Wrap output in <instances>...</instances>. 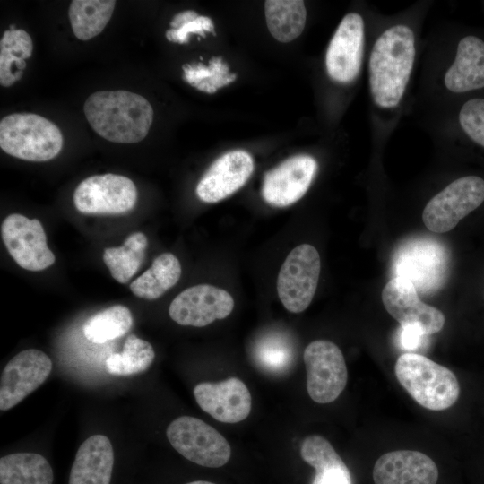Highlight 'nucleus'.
I'll list each match as a JSON object with an SVG mask.
<instances>
[{
	"label": "nucleus",
	"mask_w": 484,
	"mask_h": 484,
	"mask_svg": "<svg viewBox=\"0 0 484 484\" xmlns=\"http://www.w3.org/2000/svg\"><path fill=\"white\" fill-rule=\"evenodd\" d=\"M415 36L406 24H395L375 41L368 60V85L374 103L397 108L406 91L415 61Z\"/></svg>",
	"instance_id": "obj_1"
},
{
	"label": "nucleus",
	"mask_w": 484,
	"mask_h": 484,
	"mask_svg": "<svg viewBox=\"0 0 484 484\" xmlns=\"http://www.w3.org/2000/svg\"><path fill=\"white\" fill-rule=\"evenodd\" d=\"M83 111L92 129L108 141H142L153 119V109L143 96L127 91H99L86 99Z\"/></svg>",
	"instance_id": "obj_2"
},
{
	"label": "nucleus",
	"mask_w": 484,
	"mask_h": 484,
	"mask_svg": "<svg viewBox=\"0 0 484 484\" xmlns=\"http://www.w3.org/2000/svg\"><path fill=\"white\" fill-rule=\"evenodd\" d=\"M394 373L408 393L426 409L446 410L459 398L460 385L455 375L423 355L413 352L400 355Z\"/></svg>",
	"instance_id": "obj_3"
},
{
	"label": "nucleus",
	"mask_w": 484,
	"mask_h": 484,
	"mask_svg": "<svg viewBox=\"0 0 484 484\" xmlns=\"http://www.w3.org/2000/svg\"><path fill=\"white\" fill-rule=\"evenodd\" d=\"M63 135L48 119L32 113H14L1 119L0 147L29 161H47L61 151Z\"/></svg>",
	"instance_id": "obj_4"
},
{
	"label": "nucleus",
	"mask_w": 484,
	"mask_h": 484,
	"mask_svg": "<svg viewBox=\"0 0 484 484\" xmlns=\"http://www.w3.org/2000/svg\"><path fill=\"white\" fill-rule=\"evenodd\" d=\"M484 203V177L465 175L448 184L425 206L422 220L432 232L445 233Z\"/></svg>",
	"instance_id": "obj_5"
},
{
	"label": "nucleus",
	"mask_w": 484,
	"mask_h": 484,
	"mask_svg": "<svg viewBox=\"0 0 484 484\" xmlns=\"http://www.w3.org/2000/svg\"><path fill=\"white\" fill-rule=\"evenodd\" d=\"M166 434L172 447L197 465L219 468L230 458L231 448L225 437L197 418L178 417L169 425Z\"/></svg>",
	"instance_id": "obj_6"
},
{
	"label": "nucleus",
	"mask_w": 484,
	"mask_h": 484,
	"mask_svg": "<svg viewBox=\"0 0 484 484\" xmlns=\"http://www.w3.org/2000/svg\"><path fill=\"white\" fill-rule=\"evenodd\" d=\"M320 255L313 246L301 244L283 262L277 278V293L284 307L301 313L310 305L318 284Z\"/></svg>",
	"instance_id": "obj_7"
},
{
	"label": "nucleus",
	"mask_w": 484,
	"mask_h": 484,
	"mask_svg": "<svg viewBox=\"0 0 484 484\" xmlns=\"http://www.w3.org/2000/svg\"><path fill=\"white\" fill-rule=\"evenodd\" d=\"M303 359L310 398L322 404L335 401L348 381L345 359L339 347L330 341H314L306 347Z\"/></svg>",
	"instance_id": "obj_8"
},
{
	"label": "nucleus",
	"mask_w": 484,
	"mask_h": 484,
	"mask_svg": "<svg viewBox=\"0 0 484 484\" xmlns=\"http://www.w3.org/2000/svg\"><path fill=\"white\" fill-rule=\"evenodd\" d=\"M137 200L134 182L122 175L103 174L82 180L73 193L75 208L86 214H120L132 210Z\"/></svg>",
	"instance_id": "obj_9"
},
{
	"label": "nucleus",
	"mask_w": 484,
	"mask_h": 484,
	"mask_svg": "<svg viewBox=\"0 0 484 484\" xmlns=\"http://www.w3.org/2000/svg\"><path fill=\"white\" fill-rule=\"evenodd\" d=\"M1 236L10 255L22 268L42 271L55 263L47 245L40 221L19 213L7 216L1 226Z\"/></svg>",
	"instance_id": "obj_10"
},
{
	"label": "nucleus",
	"mask_w": 484,
	"mask_h": 484,
	"mask_svg": "<svg viewBox=\"0 0 484 484\" xmlns=\"http://www.w3.org/2000/svg\"><path fill=\"white\" fill-rule=\"evenodd\" d=\"M381 297L385 308L402 328L412 327L430 335L438 333L445 324L444 314L421 301L415 286L406 278H392L385 285Z\"/></svg>",
	"instance_id": "obj_11"
},
{
	"label": "nucleus",
	"mask_w": 484,
	"mask_h": 484,
	"mask_svg": "<svg viewBox=\"0 0 484 484\" xmlns=\"http://www.w3.org/2000/svg\"><path fill=\"white\" fill-rule=\"evenodd\" d=\"M365 25L358 13H349L341 21L326 50L325 67L329 77L339 83H350L359 75L362 65Z\"/></svg>",
	"instance_id": "obj_12"
},
{
	"label": "nucleus",
	"mask_w": 484,
	"mask_h": 484,
	"mask_svg": "<svg viewBox=\"0 0 484 484\" xmlns=\"http://www.w3.org/2000/svg\"><path fill=\"white\" fill-rule=\"evenodd\" d=\"M233 308V298L227 290L199 284L180 292L172 300L169 315L180 325L203 327L226 318Z\"/></svg>",
	"instance_id": "obj_13"
},
{
	"label": "nucleus",
	"mask_w": 484,
	"mask_h": 484,
	"mask_svg": "<svg viewBox=\"0 0 484 484\" xmlns=\"http://www.w3.org/2000/svg\"><path fill=\"white\" fill-rule=\"evenodd\" d=\"M52 361L43 351L19 352L4 367L0 381V410L7 411L39 388L48 377Z\"/></svg>",
	"instance_id": "obj_14"
},
{
	"label": "nucleus",
	"mask_w": 484,
	"mask_h": 484,
	"mask_svg": "<svg viewBox=\"0 0 484 484\" xmlns=\"http://www.w3.org/2000/svg\"><path fill=\"white\" fill-rule=\"evenodd\" d=\"M316 171L317 162L312 156H292L265 173L262 196L274 207L291 205L305 195Z\"/></svg>",
	"instance_id": "obj_15"
},
{
	"label": "nucleus",
	"mask_w": 484,
	"mask_h": 484,
	"mask_svg": "<svg viewBox=\"0 0 484 484\" xmlns=\"http://www.w3.org/2000/svg\"><path fill=\"white\" fill-rule=\"evenodd\" d=\"M445 89L455 95L484 91V34L465 32L455 46L454 56L444 76Z\"/></svg>",
	"instance_id": "obj_16"
},
{
	"label": "nucleus",
	"mask_w": 484,
	"mask_h": 484,
	"mask_svg": "<svg viewBox=\"0 0 484 484\" xmlns=\"http://www.w3.org/2000/svg\"><path fill=\"white\" fill-rule=\"evenodd\" d=\"M253 171L254 160L248 152L242 150L226 152L201 177L196 194L204 203L220 202L241 188Z\"/></svg>",
	"instance_id": "obj_17"
},
{
	"label": "nucleus",
	"mask_w": 484,
	"mask_h": 484,
	"mask_svg": "<svg viewBox=\"0 0 484 484\" xmlns=\"http://www.w3.org/2000/svg\"><path fill=\"white\" fill-rule=\"evenodd\" d=\"M194 395L200 408L220 422H240L251 411V394L243 381L237 377L218 383H200L194 386Z\"/></svg>",
	"instance_id": "obj_18"
},
{
	"label": "nucleus",
	"mask_w": 484,
	"mask_h": 484,
	"mask_svg": "<svg viewBox=\"0 0 484 484\" xmlns=\"http://www.w3.org/2000/svg\"><path fill=\"white\" fill-rule=\"evenodd\" d=\"M438 469L425 454L397 450L381 455L373 469L375 484H436Z\"/></svg>",
	"instance_id": "obj_19"
},
{
	"label": "nucleus",
	"mask_w": 484,
	"mask_h": 484,
	"mask_svg": "<svg viewBox=\"0 0 484 484\" xmlns=\"http://www.w3.org/2000/svg\"><path fill=\"white\" fill-rule=\"evenodd\" d=\"M404 248L397 263L398 276L408 279L420 290L434 288L442 281L445 264L440 247L419 242Z\"/></svg>",
	"instance_id": "obj_20"
},
{
	"label": "nucleus",
	"mask_w": 484,
	"mask_h": 484,
	"mask_svg": "<svg viewBox=\"0 0 484 484\" xmlns=\"http://www.w3.org/2000/svg\"><path fill=\"white\" fill-rule=\"evenodd\" d=\"M300 455L315 470L311 484H352L350 470L324 437L318 435L306 437Z\"/></svg>",
	"instance_id": "obj_21"
},
{
	"label": "nucleus",
	"mask_w": 484,
	"mask_h": 484,
	"mask_svg": "<svg viewBox=\"0 0 484 484\" xmlns=\"http://www.w3.org/2000/svg\"><path fill=\"white\" fill-rule=\"evenodd\" d=\"M49 462L36 453H14L0 459V484H53Z\"/></svg>",
	"instance_id": "obj_22"
},
{
	"label": "nucleus",
	"mask_w": 484,
	"mask_h": 484,
	"mask_svg": "<svg viewBox=\"0 0 484 484\" xmlns=\"http://www.w3.org/2000/svg\"><path fill=\"white\" fill-rule=\"evenodd\" d=\"M264 13L269 32L280 42L294 40L305 28L307 10L301 0H267Z\"/></svg>",
	"instance_id": "obj_23"
},
{
	"label": "nucleus",
	"mask_w": 484,
	"mask_h": 484,
	"mask_svg": "<svg viewBox=\"0 0 484 484\" xmlns=\"http://www.w3.org/2000/svg\"><path fill=\"white\" fill-rule=\"evenodd\" d=\"M181 271L179 260L173 254H161L130 284V289L136 297L157 299L178 281Z\"/></svg>",
	"instance_id": "obj_24"
},
{
	"label": "nucleus",
	"mask_w": 484,
	"mask_h": 484,
	"mask_svg": "<svg viewBox=\"0 0 484 484\" xmlns=\"http://www.w3.org/2000/svg\"><path fill=\"white\" fill-rule=\"evenodd\" d=\"M33 44L23 30H8L0 40V84L9 87L19 81L26 67L25 60L31 56Z\"/></svg>",
	"instance_id": "obj_25"
},
{
	"label": "nucleus",
	"mask_w": 484,
	"mask_h": 484,
	"mask_svg": "<svg viewBox=\"0 0 484 484\" xmlns=\"http://www.w3.org/2000/svg\"><path fill=\"white\" fill-rule=\"evenodd\" d=\"M116 1L73 0L68 14L73 31L81 40H88L99 35L110 20Z\"/></svg>",
	"instance_id": "obj_26"
},
{
	"label": "nucleus",
	"mask_w": 484,
	"mask_h": 484,
	"mask_svg": "<svg viewBox=\"0 0 484 484\" xmlns=\"http://www.w3.org/2000/svg\"><path fill=\"white\" fill-rule=\"evenodd\" d=\"M147 246L145 235L135 232L129 235L121 246L104 251V263L117 281L126 283L135 274L143 263Z\"/></svg>",
	"instance_id": "obj_27"
},
{
	"label": "nucleus",
	"mask_w": 484,
	"mask_h": 484,
	"mask_svg": "<svg viewBox=\"0 0 484 484\" xmlns=\"http://www.w3.org/2000/svg\"><path fill=\"white\" fill-rule=\"evenodd\" d=\"M133 322L132 313L126 307L115 305L89 317L82 332L87 340L100 344L125 335Z\"/></svg>",
	"instance_id": "obj_28"
},
{
	"label": "nucleus",
	"mask_w": 484,
	"mask_h": 484,
	"mask_svg": "<svg viewBox=\"0 0 484 484\" xmlns=\"http://www.w3.org/2000/svg\"><path fill=\"white\" fill-rule=\"evenodd\" d=\"M155 352L150 342L130 335L123 351L111 354L105 361L108 373L114 376H132L146 371L152 364Z\"/></svg>",
	"instance_id": "obj_29"
},
{
	"label": "nucleus",
	"mask_w": 484,
	"mask_h": 484,
	"mask_svg": "<svg viewBox=\"0 0 484 484\" xmlns=\"http://www.w3.org/2000/svg\"><path fill=\"white\" fill-rule=\"evenodd\" d=\"M256 365L265 372L279 374L287 371L293 359L290 342L281 335L262 338L254 350Z\"/></svg>",
	"instance_id": "obj_30"
},
{
	"label": "nucleus",
	"mask_w": 484,
	"mask_h": 484,
	"mask_svg": "<svg viewBox=\"0 0 484 484\" xmlns=\"http://www.w3.org/2000/svg\"><path fill=\"white\" fill-rule=\"evenodd\" d=\"M457 124L463 138L484 151V94L477 92L464 99L457 112Z\"/></svg>",
	"instance_id": "obj_31"
},
{
	"label": "nucleus",
	"mask_w": 484,
	"mask_h": 484,
	"mask_svg": "<svg viewBox=\"0 0 484 484\" xmlns=\"http://www.w3.org/2000/svg\"><path fill=\"white\" fill-rule=\"evenodd\" d=\"M183 79L192 86L205 91L209 82L218 76L228 75L229 67L219 57L212 58L208 67L202 64L185 65Z\"/></svg>",
	"instance_id": "obj_32"
},
{
	"label": "nucleus",
	"mask_w": 484,
	"mask_h": 484,
	"mask_svg": "<svg viewBox=\"0 0 484 484\" xmlns=\"http://www.w3.org/2000/svg\"><path fill=\"white\" fill-rule=\"evenodd\" d=\"M206 32L214 33V24L207 16H198L196 19L184 24L178 29H170L166 31L169 41L186 44L189 41L190 34H198L205 37Z\"/></svg>",
	"instance_id": "obj_33"
},
{
	"label": "nucleus",
	"mask_w": 484,
	"mask_h": 484,
	"mask_svg": "<svg viewBox=\"0 0 484 484\" xmlns=\"http://www.w3.org/2000/svg\"><path fill=\"white\" fill-rule=\"evenodd\" d=\"M425 336L419 329L408 327L402 328L401 343L404 349H415L420 344L421 338Z\"/></svg>",
	"instance_id": "obj_34"
},
{
	"label": "nucleus",
	"mask_w": 484,
	"mask_h": 484,
	"mask_svg": "<svg viewBox=\"0 0 484 484\" xmlns=\"http://www.w3.org/2000/svg\"><path fill=\"white\" fill-rule=\"evenodd\" d=\"M199 15L192 10H187L177 13L172 21L170 22V26L172 29H178L184 24L196 19Z\"/></svg>",
	"instance_id": "obj_35"
},
{
	"label": "nucleus",
	"mask_w": 484,
	"mask_h": 484,
	"mask_svg": "<svg viewBox=\"0 0 484 484\" xmlns=\"http://www.w3.org/2000/svg\"><path fill=\"white\" fill-rule=\"evenodd\" d=\"M186 484H215V483L207 481V480H194V481L187 482Z\"/></svg>",
	"instance_id": "obj_36"
}]
</instances>
